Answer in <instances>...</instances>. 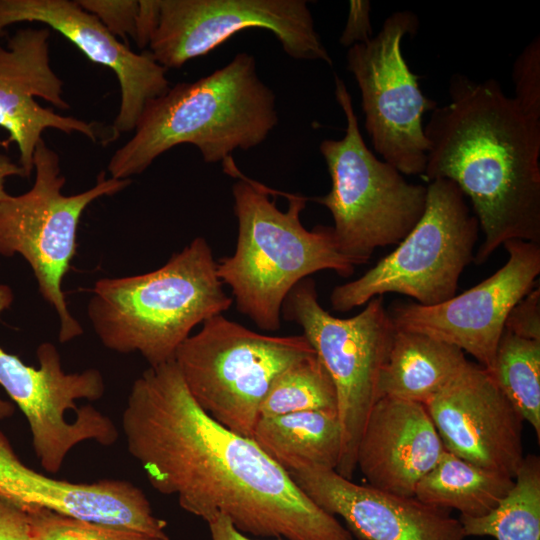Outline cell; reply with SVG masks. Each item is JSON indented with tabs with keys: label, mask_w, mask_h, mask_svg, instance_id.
<instances>
[{
	"label": "cell",
	"mask_w": 540,
	"mask_h": 540,
	"mask_svg": "<svg viewBox=\"0 0 540 540\" xmlns=\"http://www.w3.org/2000/svg\"><path fill=\"white\" fill-rule=\"evenodd\" d=\"M121 426L153 489L206 523L222 515L247 536L353 540L251 438L196 403L174 360L133 382Z\"/></svg>",
	"instance_id": "1"
},
{
	"label": "cell",
	"mask_w": 540,
	"mask_h": 540,
	"mask_svg": "<svg viewBox=\"0 0 540 540\" xmlns=\"http://www.w3.org/2000/svg\"><path fill=\"white\" fill-rule=\"evenodd\" d=\"M450 101L424 125L422 177L454 182L470 199L484 234L474 261L485 262L509 240L540 245V118L489 78L451 76Z\"/></svg>",
	"instance_id": "2"
},
{
	"label": "cell",
	"mask_w": 540,
	"mask_h": 540,
	"mask_svg": "<svg viewBox=\"0 0 540 540\" xmlns=\"http://www.w3.org/2000/svg\"><path fill=\"white\" fill-rule=\"evenodd\" d=\"M278 120L276 96L260 79L255 57L237 53L213 73L148 101L132 137L110 158L109 177L141 174L180 144L194 145L206 163L225 162L234 150L261 144Z\"/></svg>",
	"instance_id": "3"
},
{
	"label": "cell",
	"mask_w": 540,
	"mask_h": 540,
	"mask_svg": "<svg viewBox=\"0 0 540 540\" xmlns=\"http://www.w3.org/2000/svg\"><path fill=\"white\" fill-rule=\"evenodd\" d=\"M224 171L238 179L232 186L238 234L233 254L217 262V275L240 313L275 332L284 300L300 281L322 270L348 277L355 266L340 253L332 227L303 226L300 214L308 197L283 193L288 208L282 211L269 197L274 190L246 177L232 159Z\"/></svg>",
	"instance_id": "4"
},
{
	"label": "cell",
	"mask_w": 540,
	"mask_h": 540,
	"mask_svg": "<svg viewBox=\"0 0 540 540\" xmlns=\"http://www.w3.org/2000/svg\"><path fill=\"white\" fill-rule=\"evenodd\" d=\"M87 315L100 342L121 354L138 352L149 366L173 361L198 324L233 303L204 237H195L147 273L105 277L91 291Z\"/></svg>",
	"instance_id": "5"
},
{
	"label": "cell",
	"mask_w": 540,
	"mask_h": 540,
	"mask_svg": "<svg viewBox=\"0 0 540 540\" xmlns=\"http://www.w3.org/2000/svg\"><path fill=\"white\" fill-rule=\"evenodd\" d=\"M335 98L346 118L345 135L320 143L331 189L312 200L329 210L337 247L356 266L408 235L424 213L427 186L409 183L366 146L351 95L337 75Z\"/></svg>",
	"instance_id": "6"
},
{
	"label": "cell",
	"mask_w": 540,
	"mask_h": 540,
	"mask_svg": "<svg viewBox=\"0 0 540 540\" xmlns=\"http://www.w3.org/2000/svg\"><path fill=\"white\" fill-rule=\"evenodd\" d=\"M315 353L303 334H261L219 314L179 346L174 361L196 403L221 425L251 438L276 377Z\"/></svg>",
	"instance_id": "7"
},
{
	"label": "cell",
	"mask_w": 540,
	"mask_h": 540,
	"mask_svg": "<svg viewBox=\"0 0 540 540\" xmlns=\"http://www.w3.org/2000/svg\"><path fill=\"white\" fill-rule=\"evenodd\" d=\"M33 170L35 180L27 192L0 202V255L19 254L29 264L41 296L57 313L58 339L66 343L83 334L62 289L76 254L81 216L93 201L124 190L131 180L101 171L93 187L65 195L60 157L43 139L34 152Z\"/></svg>",
	"instance_id": "8"
},
{
	"label": "cell",
	"mask_w": 540,
	"mask_h": 540,
	"mask_svg": "<svg viewBox=\"0 0 540 540\" xmlns=\"http://www.w3.org/2000/svg\"><path fill=\"white\" fill-rule=\"evenodd\" d=\"M479 223L460 188L448 179L427 185L424 213L387 256L362 276L336 286L332 309L347 312L372 298L398 293L423 306L456 295L464 269L475 258Z\"/></svg>",
	"instance_id": "9"
},
{
	"label": "cell",
	"mask_w": 540,
	"mask_h": 540,
	"mask_svg": "<svg viewBox=\"0 0 540 540\" xmlns=\"http://www.w3.org/2000/svg\"><path fill=\"white\" fill-rule=\"evenodd\" d=\"M282 317L302 329L334 382L342 430L336 472L352 479L358 443L369 413L380 399L379 378L396 330L383 297L372 298L353 317L338 318L321 306L315 282L308 277L285 298Z\"/></svg>",
	"instance_id": "10"
},
{
	"label": "cell",
	"mask_w": 540,
	"mask_h": 540,
	"mask_svg": "<svg viewBox=\"0 0 540 540\" xmlns=\"http://www.w3.org/2000/svg\"><path fill=\"white\" fill-rule=\"evenodd\" d=\"M418 26L415 13L396 11L376 36L348 48L346 59L374 150L402 174L422 176L428 151L423 116L437 102L424 95L402 53L403 38L415 35Z\"/></svg>",
	"instance_id": "11"
},
{
	"label": "cell",
	"mask_w": 540,
	"mask_h": 540,
	"mask_svg": "<svg viewBox=\"0 0 540 540\" xmlns=\"http://www.w3.org/2000/svg\"><path fill=\"white\" fill-rule=\"evenodd\" d=\"M6 304L0 299V314ZM39 367L25 364L0 346V386L24 414L32 446L42 468L56 474L68 453L79 443L94 440L113 445L119 432L114 422L96 408L75 421L68 411L82 413L87 405L76 401L100 400L105 393L102 373L96 368L66 373L56 346L41 343L36 349Z\"/></svg>",
	"instance_id": "12"
},
{
	"label": "cell",
	"mask_w": 540,
	"mask_h": 540,
	"mask_svg": "<svg viewBox=\"0 0 540 540\" xmlns=\"http://www.w3.org/2000/svg\"><path fill=\"white\" fill-rule=\"evenodd\" d=\"M247 29L270 31L295 60L333 64L305 0H160L148 47L165 69H178Z\"/></svg>",
	"instance_id": "13"
},
{
	"label": "cell",
	"mask_w": 540,
	"mask_h": 540,
	"mask_svg": "<svg viewBox=\"0 0 540 540\" xmlns=\"http://www.w3.org/2000/svg\"><path fill=\"white\" fill-rule=\"evenodd\" d=\"M508 260L497 272L449 300L423 306L397 303L388 311L396 328L426 334L472 355L487 369L511 310L534 288L540 274V245L503 244Z\"/></svg>",
	"instance_id": "14"
},
{
	"label": "cell",
	"mask_w": 540,
	"mask_h": 540,
	"mask_svg": "<svg viewBox=\"0 0 540 540\" xmlns=\"http://www.w3.org/2000/svg\"><path fill=\"white\" fill-rule=\"evenodd\" d=\"M425 408L444 448L514 478L523 458V419L479 364L467 361Z\"/></svg>",
	"instance_id": "15"
},
{
	"label": "cell",
	"mask_w": 540,
	"mask_h": 540,
	"mask_svg": "<svg viewBox=\"0 0 540 540\" xmlns=\"http://www.w3.org/2000/svg\"><path fill=\"white\" fill-rule=\"evenodd\" d=\"M40 22L63 35L90 61L116 75L121 101L112 138L134 131L148 101L169 88L167 69L150 53H135L112 35L100 20L71 0H0V36L9 25Z\"/></svg>",
	"instance_id": "16"
},
{
	"label": "cell",
	"mask_w": 540,
	"mask_h": 540,
	"mask_svg": "<svg viewBox=\"0 0 540 540\" xmlns=\"http://www.w3.org/2000/svg\"><path fill=\"white\" fill-rule=\"evenodd\" d=\"M49 36L47 27L23 28L8 38L5 47L0 45V127L9 133L7 142L16 143L18 164L26 177L33 172L34 152L46 129L102 140L96 124L62 116L36 101L70 108L63 98V81L50 65Z\"/></svg>",
	"instance_id": "17"
},
{
	"label": "cell",
	"mask_w": 540,
	"mask_h": 540,
	"mask_svg": "<svg viewBox=\"0 0 540 540\" xmlns=\"http://www.w3.org/2000/svg\"><path fill=\"white\" fill-rule=\"evenodd\" d=\"M321 509L344 520L359 540H465L449 510L361 485L335 469L306 467L289 473Z\"/></svg>",
	"instance_id": "18"
},
{
	"label": "cell",
	"mask_w": 540,
	"mask_h": 540,
	"mask_svg": "<svg viewBox=\"0 0 540 540\" xmlns=\"http://www.w3.org/2000/svg\"><path fill=\"white\" fill-rule=\"evenodd\" d=\"M0 497L23 509L44 508L68 517L169 538L145 493L126 480L72 483L25 465L0 430Z\"/></svg>",
	"instance_id": "19"
},
{
	"label": "cell",
	"mask_w": 540,
	"mask_h": 540,
	"mask_svg": "<svg viewBox=\"0 0 540 540\" xmlns=\"http://www.w3.org/2000/svg\"><path fill=\"white\" fill-rule=\"evenodd\" d=\"M445 450L423 404L381 397L363 428L356 468L376 489L414 496L420 479Z\"/></svg>",
	"instance_id": "20"
},
{
	"label": "cell",
	"mask_w": 540,
	"mask_h": 540,
	"mask_svg": "<svg viewBox=\"0 0 540 540\" xmlns=\"http://www.w3.org/2000/svg\"><path fill=\"white\" fill-rule=\"evenodd\" d=\"M467 361L464 352L454 345L423 333L396 328L380 374L379 396L425 405Z\"/></svg>",
	"instance_id": "21"
},
{
	"label": "cell",
	"mask_w": 540,
	"mask_h": 540,
	"mask_svg": "<svg viewBox=\"0 0 540 540\" xmlns=\"http://www.w3.org/2000/svg\"><path fill=\"white\" fill-rule=\"evenodd\" d=\"M251 439L286 472L306 467L337 468L342 430L337 413L301 411L261 416Z\"/></svg>",
	"instance_id": "22"
},
{
	"label": "cell",
	"mask_w": 540,
	"mask_h": 540,
	"mask_svg": "<svg viewBox=\"0 0 540 540\" xmlns=\"http://www.w3.org/2000/svg\"><path fill=\"white\" fill-rule=\"evenodd\" d=\"M514 478L485 469L445 450L437 464L418 482L414 496L460 515L481 517L490 513L509 493Z\"/></svg>",
	"instance_id": "23"
},
{
	"label": "cell",
	"mask_w": 540,
	"mask_h": 540,
	"mask_svg": "<svg viewBox=\"0 0 540 540\" xmlns=\"http://www.w3.org/2000/svg\"><path fill=\"white\" fill-rule=\"evenodd\" d=\"M465 537L540 540V458L525 455L509 493L490 513L458 518Z\"/></svg>",
	"instance_id": "24"
},
{
	"label": "cell",
	"mask_w": 540,
	"mask_h": 540,
	"mask_svg": "<svg viewBox=\"0 0 540 540\" xmlns=\"http://www.w3.org/2000/svg\"><path fill=\"white\" fill-rule=\"evenodd\" d=\"M514 409L540 441V340L504 329L493 361L486 369Z\"/></svg>",
	"instance_id": "25"
},
{
	"label": "cell",
	"mask_w": 540,
	"mask_h": 540,
	"mask_svg": "<svg viewBox=\"0 0 540 540\" xmlns=\"http://www.w3.org/2000/svg\"><path fill=\"white\" fill-rule=\"evenodd\" d=\"M301 411L338 414L334 382L316 353L292 363L276 377L260 405L259 417Z\"/></svg>",
	"instance_id": "26"
},
{
	"label": "cell",
	"mask_w": 540,
	"mask_h": 540,
	"mask_svg": "<svg viewBox=\"0 0 540 540\" xmlns=\"http://www.w3.org/2000/svg\"><path fill=\"white\" fill-rule=\"evenodd\" d=\"M26 511L31 519L33 540H170L68 517L44 508Z\"/></svg>",
	"instance_id": "27"
},
{
	"label": "cell",
	"mask_w": 540,
	"mask_h": 540,
	"mask_svg": "<svg viewBox=\"0 0 540 540\" xmlns=\"http://www.w3.org/2000/svg\"><path fill=\"white\" fill-rule=\"evenodd\" d=\"M513 99L528 113L540 118V37L535 36L514 61Z\"/></svg>",
	"instance_id": "28"
},
{
	"label": "cell",
	"mask_w": 540,
	"mask_h": 540,
	"mask_svg": "<svg viewBox=\"0 0 540 540\" xmlns=\"http://www.w3.org/2000/svg\"><path fill=\"white\" fill-rule=\"evenodd\" d=\"M78 4L95 15L116 38L127 42L135 39L139 0H77Z\"/></svg>",
	"instance_id": "29"
},
{
	"label": "cell",
	"mask_w": 540,
	"mask_h": 540,
	"mask_svg": "<svg viewBox=\"0 0 540 540\" xmlns=\"http://www.w3.org/2000/svg\"><path fill=\"white\" fill-rule=\"evenodd\" d=\"M505 330L528 339L540 340V290L533 288L510 312Z\"/></svg>",
	"instance_id": "30"
},
{
	"label": "cell",
	"mask_w": 540,
	"mask_h": 540,
	"mask_svg": "<svg viewBox=\"0 0 540 540\" xmlns=\"http://www.w3.org/2000/svg\"><path fill=\"white\" fill-rule=\"evenodd\" d=\"M370 12V1L352 0L349 2L347 21L339 39L342 46L350 48L355 44L365 43L373 37Z\"/></svg>",
	"instance_id": "31"
},
{
	"label": "cell",
	"mask_w": 540,
	"mask_h": 540,
	"mask_svg": "<svg viewBox=\"0 0 540 540\" xmlns=\"http://www.w3.org/2000/svg\"><path fill=\"white\" fill-rule=\"evenodd\" d=\"M0 540H33L28 511L0 497Z\"/></svg>",
	"instance_id": "32"
},
{
	"label": "cell",
	"mask_w": 540,
	"mask_h": 540,
	"mask_svg": "<svg viewBox=\"0 0 540 540\" xmlns=\"http://www.w3.org/2000/svg\"><path fill=\"white\" fill-rule=\"evenodd\" d=\"M160 17V0H139L135 43L138 48L149 46Z\"/></svg>",
	"instance_id": "33"
},
{
	"label": "cell",
	"mask_w": 540,
	"mask_h": 540,
	"mask_svg": "<svg viewBox=\"0 0 540 540\" xmlns=\"http://www.w3.org/2000/svg\"><path fill=\"white\" fill-rule=\"evenodd\" d=\"M207 524L211 540H258L238 531L232 523L222 515L211 519Z\"/></svg>",
	"instance_id": "34"
},
{
	"label": "cell",
	"mask_w": 540,
	"mask_h": 540,
	"mask_svg": "<svg viewBox=\"0 0 540 540\" xmlns=\"http://www.w3.org/2000/svg\"><path fill=\"white\" fill-rule=\"evenodd\" d=\"M11 176L26 177L23 168L19 164L0 152V202L9 196L5 189V182Z\"/></svg>",
	"instance_id": "35"
},
{
	"label": "cell",
	"mask_w": 540,
	"mask_h": 540,
	"mask_svg": "<svg viewBox=\"0 0 540 540\" xmlns=\"http://www.w3.org/2000/svg\"><path fill=\"white\" fill-rule=\"evenodd\" d=\"M15 413V406L12 402L0 396V421L10 418Z\"/></svg>",
	"instance_id": "36"
}]
</instances>
